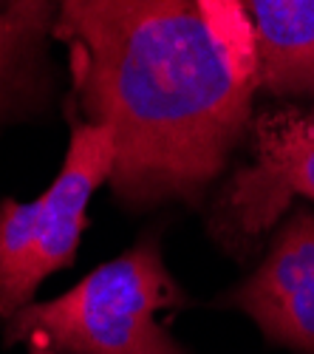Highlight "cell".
Masks as SVG:
<instances>
[{"label": "cell", "mask_w": 314, "mask_h": 354, "mask_svg": "<svg viewBox=\"0 0 314 354\" xmlns=\"http://www.w3.org/2000/svg\"><path fill=\"white\" fill-rule=\"evenodd\" d=\"M252 165L233 176L218 204L226 241L261 235L295 196L314 201V111H264L252 125Z\"/></svg>", "instance_id": "4"}, {"label": "cell", "mask_w": 314, "mask_h": 354, "mask_svg": "<svg viewBox=\"0 0 314 354\" xmlns=\"http://www.w3.org/2000/svg\"><path fill=\"white\" fill-rule=\"evenodd\" d=\"M258 54V82L275 94H314V0H238Z\"/></svg>", "instance_id": "6"}, {"label": "cell", "mask_w": 314, "mask_h": 354, "mask_svg": "<svg viewBox=\"0 0 314 354\" xmlns=\"http://www.w3.org/2000/svg\"><path fill=\"white\" fill-rule=\"evenodd\" d=\"M181 301L153 241H141L85 275L66 295L9 317L6 343L37 340L68 354H187L156 312Z\"/></svg>", "instance_id": "2"}, {"label": "cell", "mask_w": 314, "mask_h": 354, "mask_svg": "<svg viewBox=\"0 0 314 354\" xmlns=\"http://www.w3.org/2000/svg\"><path fill=\"white\" fill-rule=\"evenodd\" d=\"M32 354H57V351H51V348H46V346H37Z\"/></svg>", "instance_id": "8"}, {"label": "cell", "mask_w": 314, "mask_h": 354, "mask_svg": "<svg viewBox=\"0 0 314 354\" xmlns=\"http://www.w3.org/2000/svg\"><path fill=\"white\" fill-rule=\"evenodd\" d=\"M113 142L102 125L74 122L63 167L35 201H0V317L32 304L37 286L68 267L88 224V201L110 179Z\"/></svg>", "instance_id": "3"}, {"label": "cell", "mask_w": 314, "mask_h": 354, "mask_svg": "<svg viewBox=\"0 0 314 354\" xmlns=\"http://www.w3.org/2000/svg\"><path fill=\"white\" fill-rule=\"evenodd\" d=\"M51 32L82 113L110 133L122 201L195 198L224 170L261 85L238 0H60Z\"/></svg>", "instance_id": "1"}, {"label": "cell", "mask_w": 314, "mask_h": 354, "mask_svg": "<svg viewBox=\"0 0 314 354\" xmlns=\"http://www.w3.org/2000/svg\"><path fill=\"white\" fill-rule=\"evenodd\" d=\"M54 0H9L0 9V111L26 85L43 37L54 28Z\"/></svg>", "instance_id": "7"}, {"label": "cell", "mask_w": 314, "mask_h": 354, "mask_svg": "<svg viewBox=\"0 0 314 354\" xmlns=\"http://www.w3.org/2000/svg\"><path fill=\"white\" fill-rule=\"evenodd\" d=\"M241 306L261 332L289 348L314 354V216L300 210L235 292Z\"/></svg>", "instance_id": "5"}]
</instances>
